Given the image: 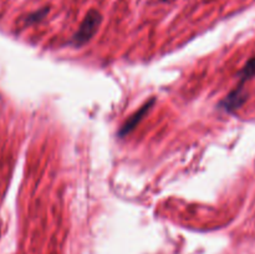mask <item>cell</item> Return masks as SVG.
Here are the masks:
<instances>
[{"mask_svg":"<svg viewBox=\"0 0 255 254\" xmlns=\"http://www.w3.org/2000/svg\"><path fill=\"white\" fill-rule=\"evenodd\" d=\"M162 1H171V0H162Z\"/></svg>","mask_w":255,"mask_h":254,"instance_id":"cell-5","label":"cell"},{"mask_svg":"<svg viewBox=\"0 0 255 254\" xmlns=\"http://www.w3.org/2000/svg\"><path fill=\"white\" fill-rule=\"evenodd\" d=\"M154 102H156V100H154V99L149 100V101H147L146 104H144L143 106L141 107V109L137 110V111L134 112L132 116H129L128 119H127V121L125 122L124 125H122L121 129H120V132H119V136L120 137H125L126 134L131 133V132L133 131L134 128H136L137 125H138L139 122L143 120V117L146 116L147 112H148L149 110L152 109V106L154 105Z\"/></svg>","mask_w":255,"mask_h":254,"instance_id":"cell-3","label":"cell"},{"mask_svg":"<svg viewBox=\"0 0 255 254\" xmlns=\"http://www.w3.org/2000/svg\"><path fill=\"white\" fill-rule=\"evenodd\" d=\"M49 10H50V7L46 6V7H42V9L36 10V11L31 12V14L27 15L26 16V24H35V22L41 21V20L47 15Z\"/></svg>","mask_w":255,"mask_h":254,"instance_id":"cell-4","label":"cell"},{"mask_svg":"<svg viewBox=\"0 0 255 254\" xmlns=\"http://www.w3.org/2000/svg\"><path fill=\"white\" fill-rule=\"evenodd\" d=\"M255 75V57L249 60L241 71V77H239V84L236 90L231 92L223 101L221 102L222 109L226 110L227 112H233L238 110L244 101L247 100V95L244 94V85L248 80H251Z\"/></svg>","mask_w":255,"mask_h":254,"instance_id":"cell-1","label":"cell"},{"mask_svg":"<svg viewBox=\"0 0 255 254\" xmlns=\"http://www.w3.org/2000/svg\"><path fill=\"white\" fill-rule=\"evenodd\" d=\"M102 22V15L99 10L91 9L86 14L85 19L82 20L81 25L77 29V31L75 32L74 36L71 39V44L74 46L80 47L82 45H85L86 42H89L92 37L95 36L97 31H99V27Z\"/></svg>","mask_w":255,"mask_h":254,"instance_id":"cell-2","label":"cell"}]
</instances>
